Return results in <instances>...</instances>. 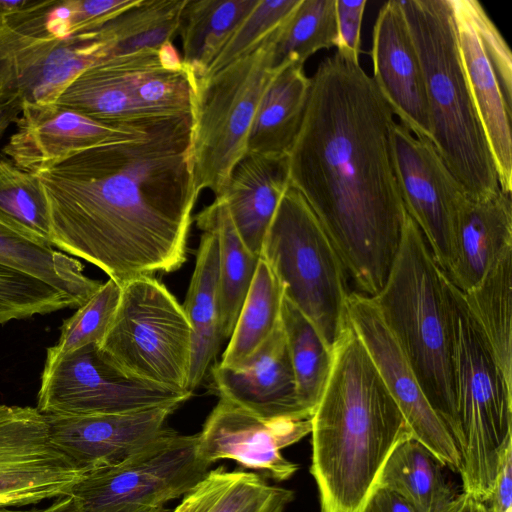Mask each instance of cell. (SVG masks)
I'll use <instances>...</instances> for the list:
<instances>
[{"label": "cell", "instance_id": "obj_1", "mask_svg": "<svg viewBox=\"0 0 512 512\" xmlns=\"http://www.w3.org/2000/svg\"><path fill=\"white\" fill-rule=\"evenodd\" d=\"M36 174L49 204L53 246L94 264L120 287L185 262L200 194L191 114L134 122Z\"/></svg>", "mask_w": 512, "mask_h": 512}, {"label": "cell", "instance_id": "obj_2", "mask_svg": "<svg viewBox=\"0 0 512 512\" xmlns=\"http://www.w3.org/2000/svg\"><path fill=\"white\" fill-rule=\"evenodd\" d=\"M288 153L290 186L306 200L358 292L383 288L403 231L394 114L359 57L337 50L318 65Z\"/></svg>", "mask_w": 512, "mask_h": 512}, {"label": "cell", "instance_id": "obj_3", "mask_svg": "<svg viewBox=\"0 0 512 512\" xmlns=\"http://www.w3.org/2000/svg\"><path fill=\"white\" fill-rule=\"evenodd\" d=\"M312 415L313 475L321 512H363L395 447L412 437L348 317Z\"/></svg>", "mask_w": 512, "mask_h": 512}, {"label": "cell", "instance_id": "obj_4", "mask_svg": "<svg viewBox=\"0 0 512 512\" xmlns=\"http://www.w3.org/2000/svg\"><path fill=\"white\" fill-rule=\"evenodd\" d=\"M371 298L449 432L456 405V337L449 280L408 213L386 282Z\"/></svg>", "mask_w": 512, "mask_h": 512}, {"label": "cell", "instance_id": "obj_5", "mask_svg": "<svg viewBox=\"0 0 512 512\" xmlns=\"http://www.w3.org/2000/svg\"><path fill=\"white\" fill-rule=\"evenodd\" d=\"M426 85L431 141L472 200L500 190L458 49L451 0H398Z\"/></svg>", "mask_w": 512, "mask_h": 512}, {"label": "cell", "instance_id": "obj_6", "mask_svg": "<svg viewBox=\"0 0 512 512\" xmlns=\"http://www.w3.org/2000/svg\"><path fill=\"white\" fill-rule=\"evenodd\" d=\"M456 337V405L449 433L461 458L463 491L485 502L512 445V384L503 374L463 293L450 281Z\"/></svg>", "mask_w": 512, "mask_h": 512}, {"label": "cell", "instance_id": "obj_7", "mask_svg": "<svg viewBox=\"0 0 512 512\" xmlns=\"http://www.w3.org/2000/svg\"><path fill=\"white\" fill-rule=\"evenodd\" d=\"M259 258L332 349L347 321V275L318 218L292 186L279 202Z\"/></svg>", "mask_w": 512, "mask_h": 512}, {"label": "cell", "instance_id": "obj_8", "mask_svg": "<svg viewBox=\"0 0 512 512\" xmlns=\"http://www.w3.org/2000/svg\"><path fill=\"white\" fill-rule=\"evenodd\" d=\"M272 35L217 73L193 79L191 156L196 189L223 195L235 166L248 153L250 128L276 70Z\"/></svg>", "mask_w": 512, "mask_h": 512}, {"label": "cell", "instance_id": "obj_9", "mask_svg": "<svg viewBox=\"0 0 512 512\" xmlns=\"http://www.w3.org/2000/svg\"><path fill=\"white\" fill-rule=\"evenodd\" d=\"M99 346L127 375L187 391L192 327L182 305L154 276L121 287L114 318Z\"/></svg>", "mask_w": 512, "mask_h": 512}, {"label": "cell", "instance_id": "obj_10", "mask_svg": "<svg viewBox=\"0 0 512 512\" xmlns=\"http://www.w3.org/2000/svg\"><path fill=\"white\" fill-rule=\"evenodd\" d=\"M54 0L0 19V104L55 103L89 67L109 59L100 27L68 37L50 35L44 14Z\"/></svg>", "mask_w": 512, "mask_h": 512}, {"label": "cell", "instance_id": "obj_11", "mask_svg": "<svg viewBox=\"0 0 512 512\" xmlns=\"http://www.w3.org/2000/svg\"><path fill=\"white\" fill-rule=\"evenodd\" d=\"M197 435L170 428L124 461L83 474L69 495L82 512H159L208 473Z\"/></svg>", "mask_w": 512, "mask_h": 512}, {"label": "cell", "instance_id": "obj_12", "mask_svg": "<svg viewBox=\"0 0 512 512\" xmlns=\"http://www.w3.org/2000/svg\"><path fill=\"white\" fill-rule=\"evenodd\" d=\"M191 395L127 375L92 343L43 370L36 408L71 416L121 414L178 408Z\"/></svg>", "mask_w": 512, "mask_h": 512}, {"label": "cell", "instance_id": "obj_13", "mask_svg": "<svg viewBox=\"0 0 512 512\" xmlns=\"http://www.w3.org/2000/svg\"><path fill=\"white\" fill-rule=\"evenodd\" d=\"M396 174L408 215L447 275L456 259L458 218L469 198L432 141L414 136L401 123L393 128Z\"/></svg>", "mask_w": 512, "mask_h": 512}, {"label": "cell", "instance_id": "obj_14", "mask_svg": "<svg viewBox=\"0 0 512 512\" xmlns=\"http://www.w3.org/2000/svg\"><path fill=\"white\" fill-rule=\"evenodd\" d=\"M82 475L52 443L43 413L0 405V509L69 495Z\"/></svg>", "mask_w": 512, "mask_h": 512}, {"label": "cell", "instance_id": "obj_15", "mask_svg": "<svg viewBox=\"0 0 512 512\" xmlns=\"http://www.w3.org/2000/svg\"><path fill=\"white\" fill-rule=\"evenodd\" d=\"M346 313L405 418L412 438L432 452L444 466L460 472L461 458L450 433L432 408L372 298L350 292Z\"/></svg>", "mask_w": 512, "mask_h": 512}, {"label": "cell", "instance_id": "obj_16", "mask_svg": "<svg viewBox=\"0 0 512 512\" xmlns=\"http://www.w3.org/2000/svg\"><path fill=\"white\" fill-rule=\"evenodd\" d=\"M311 418L266 419L219 397L197 434L198 455L209 465L232 459L266 477L287 480L298 466L287 460L281 449L311 433Z\"/></svg>", "mask_w": 512, "mask_h": 512}, {"label": "cell", "instance_id": "obj_17", "mask_svg": "<svg viewBox=\"0 0 512 512\" xmlns=\"http://www.w3.org/2000/svg\"><path fill=\"white\" fill-rule=\"evenodd\" d=\"M175 407L121 414H44L52 443L82 473L116 465L164 434Z\"/></svg>", "mask_w": 512, "mask_h": 512}, {"label": "cell", "instance_id": "obj_18", "mask_svg": "<svg viewBox=\"0 0 512 512\" xmlns=\"http://www.w3.org/2000/svg\"><path fill=\"white\" fill-rule=\"evenodd\" d=\"M373 80L400 123L431 140L426 85L418 52L398 0L380 8L372 34Z\"/></svg>", "mask_w": 512, "mask_h": 512}, {"label": "cell", "instance_id": "obj_19", "mask_svg": "<svg viewBox=\"0 0 512 512\" xmlns=\"http://www.w3.org/2000/svg\"><path fill=\"white\" fill-rule=\"evenodd\" d=\"M15 123L2 152L18 167L38 173L117 137L134 122L109 124L57 103H23Z\"/></svg>", "mask_w": 512, "mask_h": 512}, {"label": "cell", "instance_id": "obj_20", "mask_svg": "<svg viewBox=\"0 0 512 512\" xmlns=\"http://www.w3.org/2000/svg\"><path fill=\"white\" fill-rule=\"evenodd\" d=\"M214 387L225 398L266 419L311 418L299 402L281 321L252 358L238 369L216 364Z\"/></svg>", "mask_w": 512, "mask_h": 512}, {"label": "cell", "instance_id": "obj_21", "mask_svg": "<svg viewBox=\"0 0 512 512\" xmlns=\"http://www.w3.org/2000/svg\"><path fill=\"white\" fill-rule=\"evenodd\" d=\"M467 84L491 150L500 189L512 193V95L503 87L473 24L466 0H451Z\"/></svg>", "mask_w": 512, "mask_h": 512}, {"label": "cell", "instance_id": "obj_22", "mask_svg": "<svg viewBox=\"0 0 512 512\" xmlns=\"http://www.w3.org/2000/svg\"><path fill=\"white\" fill-rule=\"evenodd\" d=\"M289 186L288 155L247 153L235 166L220 196L241 241L257 257L279 202Z\"/></svg>", "mask_w": 512, "mask_h": 512}, {"label": "cell", "instance_id": "obj_23", "mask_svg": "<svg viewBox=\"0 0 512 512\" xmlns=\"http://www.w3.org/2000/svg\"><path fill=\"white\" fill-rule=\"evenodd\" d=\"M512 249V198L501 189L489 198L464 202L457 226L456 259L448 280L462 293Z\"/></svg>", "mask_w": 512, "mask_h": 512}, {"label": "cell", "instance_id": "obj_24", "mask_svg": "<svg viewBox=\"0 0 512 512\" xmlns=\"http://www.w3.org/2000/svg\"><path fill=\"white\" fill-rule=\"evenodd\" d=\"M203 231L194 271L182 308L192 327V356L187 391L202 382L223 342L218 294V240L214 230Z\"/></svg>", "mask_w": 512, "mask_h": 512}, {"label": "cell", "instance_id": "obj_25", "mask_svg": "<svg viewBox=\"0 0 512 512\" xmlns=\"http://www.w3.org/2000/svg\"><path fill=\"white\" fill-rule=\"evenodd\" d=\"M310 85L303 65L289 64L276 72L255 113L248 153L288 155L303 120Z\"/></svg>", "mask_w": 512, "mask_h": 512}, {"label": "cell", "instance_id": "obj_26", "mask_svg": "<svg viewBox=\"0 0 512 512\" xmlns=\"http://www.w3.org/2000/svg\"><path fill=\"white\" fill-rule=\"evenodd\" d=\"M200 229L215 231L218 240V294L221 332L230 338L238 315L253 281L259 257L241 241L222 197L201 210L196 216Z\"/></svg>", "mask_w": 512, "mask_h": 512}, {"label": "cell", "instance_id": "obj_27", "mask_svg": "<svg viewBox=\"0 0 512 512\" xmlns=\"http://www.w3.org/2000/svg\"><path fill=\"white\" fill-rule=\"evenodd\" d=\"M443 466L425 446L408 437L389 456L377 486L395 491L416 512H445L456 495Z\"/></svg>", "mask_w": 512, "mask_h": 512}, {"label": "cell", "instance_id": "obj_28", "mask_svg": "<svg viewBox=\"0 0 512 512\" xmlns=\"http://www.w3.org/2000/svg\"><path fill=\"white\" fill-rule=\"evenodd\" d=\"M55 103L109 124L153 119L138 106L117 57L83 71Z\"/></svg>", "mask_w": 512, "mask_h": 512}, {"label": "cell", "instance_id": "obj_29", "mask_svg": "<svg viewBox=\"0 0 512 512\" xmlns=\"http://www.w3.org/2000/svg\"><path fill=\"white\" fill-rule=\"evenodd\" d=\"M258 0H186L178 33L184 68L193 79L205 76L217 51Z\"/></svg>", "mask_w": 512, "mask_h": 512}, {"label": "cell", "instance_id": "obj_30", "mask_svg": "<svg viewBox=\"0 0 512 512\" xmlns=\"http://www.w3.org/2000/svg\"><path fill=\"white\" fill-rule=\"evenodd\" d=\"M0 265L28 274L83 305L103 283L84 275L82 264L0 224Z\"/></svg>", "mask_w": 512, "mask_h": 512}, {"label": "cell", "instance_id": "obj_31", "mask_svg": "<svg viewBox=\"0 0 512 512\" xmlns=\"http://www.w3.org/2000/svg\"><path fill=\"white\" fill-rule=\"evenodd\" d=\"M511 255L512 249L507 250L463 296L504 376L512 384Z\"/></svg>", "mask_w": 512, "mask_h": 512}, {"label": "cell", "instance_id": "obj_32", "mask_svg": "<svg viewBox=\"0 0 512 512\" xmlns=\"http://www.w3.org/2000/svg\"><path fill=\"white\" fill-rule=\"evenodd\" d=\"M284 292L275 273L261 258L238 315L220 366L245 365L280 323Z\"/></svg>", "mask_w": 512, "mask_h": 512}, {"label": "cell", "instance_id": "obj_33", "mask_svg": "<svg viewBox=\"0 0 512 512\" xmlns=\"http://www.w3.org/2000/svg\"><path fill=\"white\" fill-rule=\"evenodd\" d=\"M157 50L116 56L132 95L149 118L191 114L193 77L185 68L178 71L164 69Z\"/></svg>", "mask_w": 512, "mask_h": 512}, {"label": "cell", "instance_id": "obj_34", "mask_svg": "<svg viewBox=\"0 0 512 512\" xmlns=\"http://www.w3.org/2000/svg\"><path fill=\"white\" fill-rule=\"evenodd\" d=\"M280 321L299 402L313 415L330 375L332 349L327 346L311 321L285 297Z\"/></svg>", "mask_w": 512, "mask_h": 512}, {"label": "cell", "instance_id": "obj_35", "mask_svg": "<svg viewBox=\"0 0 512 512\" xmlns=\"http://www.w3.org/2000/svg\"><path fill=\"white\" fill-rule=\"evenodd\" d=\"M186 0H140L100 27L109 46V59L158 49L172 42L179 29Z\"/></svg>", "mask_w": 512, "mask_h": 512}, {"label": "cell", "instance_id": "obj_36", "mask_svg": "<svg viewBox=\"0 0 512 512\" xmlns=\"http://www.w3.org/2000/svg\"><path fill=\"white\" fill-rule=\"evenodd\" d=\"M0 224L53 246L49 204L38 175L4 158H0Z\"/></svg>", "mask_w": 512, "mask_h": 512}, {"label": "cell", "instance_id": "obj_37", "mask_svg": "<svg viewBox=\"0 0 512 512\" xmlns=\"http://www.w3.org/2000/svg\"><path fill=\"white\" fill-rule=\"evenodd\" d=\"M335 0H300L288 19L272 34L274 70L303 65L322 49L336 46Z\"/></svg>", "mask_w": 512, "mask_h": 512}, {"label": "cell", "instance_id": "obj_38", "mask_svg": "<svg viewBox=\"0 0 512 512\" xmlns=\"http://www.w3.org/2000/svg\"><path fill=\"white\" fill-rule=\"evenodd\" d=\"M269 486L256 473L218 467L208 471L172 512H241Z\"/></svg>", "mask_w": 512, "mask_h": 512}, {"label": "cell", "instance_id": "obj_39", "mask_svg": "<svg viewBox=\"0 0 512 512\" xmlns=\"http://www.w3.org/2000/svg\"><path fill=\"white\" fill-rule=\"evenodd\" d=\"M121 287L109 279L87 302L63 322L58 342L47 350L44 369L88 344L100 345L114 318Z\"/></svg>", "mask_w": 512, "mask_h": 512}, {"label": "cell", "instance_id": "obj_40", "mask_svg": "<svg viewBox=\"0 0 512 512\" xmlns=\"http://www.w3.org/2000/svg\"><path fill=\"white\" fill-rule=\"evenodd\" d=\"M299 3L300 0H258L221 45L205 76L217 73L256 50L288 19Z\"/></svg>", "mask_w": 512, "mask_h": 512}, {"label": "cell", "instance_id": "obj_41", "mask_svg": "<svg viewBox=\"0 0 512 512\" xmlns=\"http://www.w3.org/2000/svg\"><path fill=\"white\" fill-rule=\"evenodd\" d=\"M68 307L79 305L43 281L0 265V324Z\"/></svg>", "mask_w": 512, "mask_h": 512}, {"label": "cell", "instance_id": "obj_42", "mask_svg": "<svg viewBox=\"0 0 512 512\" xmlns=\"http://www.w3.org/2000/svg\"><path fill=\"white\" fill-rule=\"evenodd\" d=\"M140 0H54L44 14V27L63 38L103 26Z\"/></svg>", "mask_w": 512, "mask_h": 512}, {"label": "cell", "instance_id": "obj_43", "mask_svg": "<svg viewBox=\"0 0 512 512\" xmlns=\"http://www.w3.org/2000/svg\"><path fill=\"white\" fill-rule=\"evenodd\" d=\"M466 2L476 31L502 85L512 94V54L509 46L481 3L476 0Z\"/></svg>", "mask_w": 512, "mask_h": 512}, {"label": "cell", "instance_id": "obj_44", "mask_svg": "<svg viewBox=\"0 0 512 512\" xmlns=\"http://www.w3.org/2000/svg\"><path fill=\"white\" fill-rule=\"evenodd\" d=\"M366 4V0H335L337 50L359 57L361 53V26Z\"/></svg>", "mask_w": 512, "mask_h": 512}, {"label": "cell", "instance_id": "obj_45", "mask_svg": "<svg viewBox=\"0 0 512 512\" xmlns=\"http://www.w3.org/2000/svg\"><path fill=\"white\" fill-rule=\"evenodd\" d=\"M485 504L489 512H507L512 509V445L504 453L492 491Z\"/></svg>", "mask_w": 512, "mask_h": 512}, {"label": "cell", "instance_id": "obj_46", "mask_svg": "<svg viewBox=\"0 0 512 512\" xmlns=\"http://www.w3.org/2000/svg\"><path fill=\"white\" fill-rule=\"evenodd\" d=\"M363 512H416L402 496L393 490L377 486L370 495Z\"/></svg>", "mask_w": 512, "mask_h": 512}, {"label": "cell", "instance_id": "obj_47", "mask_svg": "<svg viewBox=\"0 0 512 512\" xmlns=\"http://www.w3.org/2000/svg\"><path fill=\"white\" fill-rule=\"evenodd\" d=\"M294 493L282 487L269 486L267 491L241 512H284Z\"/></svg>", "mask_w": 512, "mask_h": 512}, {"label": "cell", "instance_id": "obj_48", "mask_svg": "<svg viewBox=\"0 0 512 512\" xmlns=\"http://www.w3.org/2000/svg\"><path fill=\"white\" fill-rule=\"evenodd\" d=\"M445 512H489L485 502L463 491L456 495Z\"/></svg>", "mask_w": 512, "mask_h": 512}, {"label": "cell", "instance_id": "obj_49", "mask_svg": "<svg viewBox=\"0 0 512 512\" xmlns=\"http://www.w3.org/2000/svg\"><path fill=\"white\" fill-rule=\"evenodd\" d=\"M158 59L161 66L167 70H183L184 64L178 50L172 42L162 44L158 50Z\"/></svg>", "mask_w": 512, "mask_h": 512}, {"label": "cell", "instance_id": "obj_50", "mask_svg": "<svg viewBox=\"0 0 512 512\" xmlns=\"http://www.w3.org/2000/svg\"><path fill=\"white\" fill-rule=\"evenodd\" d=\"M23 101L20 98L12 99L0 104V139L8 127L15 123L21 113Z\"/></svg>", "mask_w": 512, "mask_h": 512}, {"label": "cell", "instance_id": "obj_51", "mask_svg": "<svg viewBox=\"0 0 512 512\" xmlns=\"http://www.w3.org/2000/svg\"><path fill=\"white\" fill-rule=\"evenodd\" d=\"M35 512H82L77 501L71 495L57 498L52 504Z\"/></svg>", "mask_w": 512, "mask_h": 512}, {"label": "cell", "instance_id": "obj_52", "mask_svg": "<svg viewBox=\"0 0 512 512\" xmlns=\"http://www.w3.org/2000/svg\"><path fill=\"white\" fill-rule=\"evenodd\" d=\"M36 509L32 510H15V509H0V512H35Z\"/></svg>", "mask_w": 512, "mask_h": 512}, {"label": "cell", "instance_id": "obj_53", "mask_svg": "<svg viewBox=\"0 0 512 512\" xmlns=\"http://www.w3.org/2000/svg\"><path fill=\"white\" fill-rule=\"evenodd\" d=\"M159 512H167V511H165V510H163V509H162V510H160Z\"/></svg>", "mask_w": 512, "mask_h": 512}, {"label": "cell", "instance_id": "obj_54", "mask_svg": "<svg viewBox=\"0 0 512 512\" xmlns=\"http://www.w3.org/2000/svg\"><path fill=\"white\" fill-rule=\"evenodd\" d=\"M507 512H512V509L508 510Z\"/></svg>", "mask_w": 512, "mask_h": 512}]
</instances>
